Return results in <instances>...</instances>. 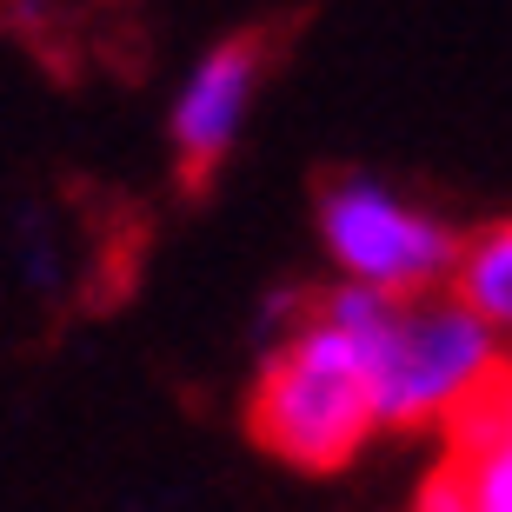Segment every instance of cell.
Instances as JSON below:
<instances>
[{
    "label": "cell",
    "mask_w": 512,
    "mask_h": 512,
    "mask_svg": "<svg viewBox=\"0 0 512 512\" xmlns=\"http://www.w3.org/2000/svg\"><path fill=\"white\" fill-rule=\"evenodd\" d=\"M453 293L512 346V220H493V227L466 233V260H459Z\"/></svg>",
    "instance_id": "cell-6"
},
{
    "label": "cell",
    "mask_w": 512,
    "mask_h": 512,
    "mask_svg": "<svg viewBox=\"0 0 512 512\" xmlns=\"http://www.w3.org/2000/svg\"><path fill=\"white\" fill-rule=\"evenodd\" d=\"M446 433H453L446 459L466 479L473 512H512V373L479 399L473 413H459Z\"/></svg>",
    "instance_id": "cell-5"
},
{
    "label": "cell",
    "mask_w": 512,
    "mask_h": 512,
    "mask_svg": "<svg viewBox=\"0 0 512 512\" xmlns=\"http://www.w3.org/2000/svg\"><path fill=\"white\" fill-rule=\"evenodd\" d=\"M413 512H473V499H466V479H459V466H453V459H439L433 473L419 479Z\"/></svg>",
    "instance_id": "cell-7"
},
{
    "label": "cell",
    "mask_w": 512,
    "mask_h": 512,
    "mask_svg": "<svg viewBox=\"0 0 512 512\" xmlns=\"http://www.w3.org/2000/svg\"><path fill=\"white\" fill-rule=\"evenodd\" d=\"M360 346H366V366H373L380 433L453 426L459 413H473L479 399L512 373L506 340L459 293L399 300Z\"/></svg>",
    "instance_id": "cell-2"
},
{
    "label": "cell",
    "mask_w": 512,
    "mask_h": 512,
    "mask_svg": "<svg viewBox=\"0 0 512 512\" xmlns=\"http://www.w3.org/2000/svg\"><path fill=\"white\" fill-rule=\"evenodd\" d=\"M247 439L293 473H340L380 439L366 346L320 313L260 353L247 393Z\"/></svg>",
    "instance_id": "cell-1"
},
{
    "label": "cell",
    "mask_w": 512,
    "mask_h": 512,
    "mask_svg": "<svg viewBox=\"0 0 512 512\" xmlns=\"http://www.w3.org/2000/svg\"><path fill=\"white\" fill-rule=\"evenodd\" d=\"M133 512H153V506H133Z\"/></svg>",
    "instance_id": "cell-8"
},
{
    "label": "cell",
    "mask_w": 512,
    "mask_h": 512,
    "mask_svg": "<svg viewBox=\"0 0 512 512\" xmlns=\"http://www.w3.org/2000/svg\"><path fill=\"white\" fill-rule=\"evenodd\" d=\"M260 80H266V40L227 34V40H213L187 67V80L173 87L167 140H173V160H180L187 187H207L213 173L227 167V153L247 133L253 100H260Z\"/></svg>",
    "instance_id": "cell-4"
},
{
    "label": "cell",
    "mask_w": 512,
    "mask_h": 512,
    "mask_svg": "<svg viewBox=\"0 0 512 512\" xmlns=\"http://www.w3.org/2000/svg\"><path fill=\"white\" fill-rule=\"evenodd\" d=\"M313 227H320V253L333 266V280L373 286L386 300L453 293L459 260H466V233L453 220H439L433 207H419L413 193H399L393 180L366 167L320 180Z\"/></svg>",
    "instance_id": "cell-3"
}]
</instances>
